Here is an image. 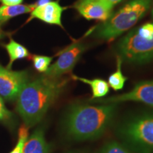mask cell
Wrapping results in <instances>:
<instances>
[{"instance_id":"obj_11","label":"cell","mask_w":153,"mask_h":153,"mask_svg":"<svg viewBox=\"0 0 153 153\" xmlns=\"http://www.w3.org/2000/svg\"><path fill=\"white\" fill-rule=\"evenodd\" d=\"M51 150V145L45 138L43 129L38 128L26 140L23 153H50Z\"/></svg>"},{"instance_id":"obj_16","label":"cell","mask_w":153,"mask_h":153,"mask_svg":"<svg viewBox=\"0 0 153 153\" xmlns=\"http://www.w3.org/2000/svg\"><path fill=\"white\" fill-rule=\"evenodd\" d=\"M99 153H133V151L128 148L126 145L116 141H111L106 143Z\"/></svg>"},{"instance_id":"obj_21","label":"cell","mask_w":153,"mask_h":153,"mask_svg":"<svg viewBox=\"0 0 153 153\" xmlns=\"http://www.w3.org/2000/svg\"><path fill=\"white\" fill-rule=\"evenodd\" d=\"M101 1H104L106 4H107L108 7H110L111 8L113 9V7H114L115 5H116L121 1H123V0H101Z\"/></svg>"},{"instance_id":"obj_6","label":"cell","mask_w":153,"mask_h":153,"mask_svg":"<svg viewBox=\"0 0 153 153\" xmlns=\"http://www.w3.org/2000/svg\"><path fill=\"white\" fill-rule=\"evenodd\" d=\"M87 46L82 42H74L59 53L56 62L50 65L44 75L51 78H60L70 73L85 53Z\"/></svg>"},{"instance_id":"obj_14","label":"cell","mask_w":153,"mask_h":153,"mask_svg":"<svg viewBox=\"0 0 153 153\" xmlns=\"http://www.w3.org/2000/svg\"><path fill=\"white\" fill-rule=\"evenodd\" d=\"M4 48L7 50L9 56V62L7 68L9 70H11L12 64L15 60L26 58L30 55L28 51L24 45L14 41L11 38L9 43L4 45Z\"/></svg>"},{"instance_id":"obj_5","label":"cell","mask_w":153,"mask_h":153,"mask_svg":"<svg viewBox=\"0 0 153 153\" xmlns=\"http://www.w3.org/2000/svg\"><path fill=\"white\" fill-rule=\"evenodd\" d=\"M120 139L137 153H153V113L135 115L118 129Z\"/></svg>"},{"instance_id":"obj_3","label":"cell","mask_w":153,"mask_h":153,"mask_svg":"<svg viewBox=\"0 0 153 153\" xmlns=\"http://www.w3.org/2000/svg\"><path fill=\"white\" fill-rule=\"evenodd\" d=\"M152 0H131L112 14L106 22L96 27L91 34L95 37L111 41L131 29L140 20L152 4Z\"/></svg>"},{"instance_id":"obj_23","label":"cell","mask_w":153,"mask_h":153,"mask_svg":"<svg viewBox=\"0 0 153 153\" xmlns=\"http://www.w3.org/2000/svg\"><path fill=\"white\" fill-rule=\"evenodd\" d=\"M0 99H1V98H0Z\"/></svg>"},{"instance_id":"obj_22","label":"cell","mask_w":153,"mask_h":153,"mask_svg":"<svg viewBox=\"0 0 153 153\" xmlns=\"http://www.w3.org/2000/svg\"><path fill=\"white\" fill-rule=\"evenodd\" d=\"M152 18H153V9H152Z\"/></svg>"},{"instance_id":"obj_10","label":"cell","mask_w":153,"mask_h":153,"mask_svg":"<svg viewBox=\"0 0 153 153\" xmlns=\"http://www.w3.org/2000/svg\"><path fill=\"white\" fill-rule=\"evenodd\" d=\"M66 8L61 6L58 1H47V2L37 5V7L30 12L29 21L37 19L46 24L57 25L63 28L62 24V12Z\"/></svg>"},{"instance_id":"obj_13","label":"cell","mask_w":153,"mask_h":153,"mask_svg":"<svg viewBox=\"0 0 153 153\" xmlns=\"http://www.w3.org/2000/svg\"><path fill=\"white\" fill-rule=\"evenodd\" d=\"M72 78L74 80H77L89 85L91 89L93 99L102 98L109 92V85L108 82L102 79L96 78V79H89L74 75V74H72Z\"/></svg>"},{"instance_id":"obj_19","label":"cell","mask_w":153,"mask_h":153,"mask_svg":"<svg viewBox=\"0 0 153 153\" xmlns=\"http://www.w3.org/2000/svg\"><path fill=\"white\" fill-rule=\"evenodd\" d=\"M9 115H10V113L6 109L2 100L1 99H0V119H4V118H7Z\"/></svg>"},{"instance_id":"obj_4","label":"cell","mask_w":153,"mask_h":153,"mask_svg":"<svg viewBox=\"0 0 153 153\" xmlns=\"http://www.w3.org/2000/svg\"><path fill=\"white\" fill-rule=\"evenodd\" d=\"M118 56L122 61L143 65L153 60V23L134 28L118 43Z\"/></svg>"},{"instance_id":"obj_1","label":"cell","mask_w":153,"mask_h":153,"mask_svg":"<svg viewBox=\"0 0 153 153\" xmlns=\"http://www.w3.org/2000/svg\"><path fill=\"white\" fill-rule=\"evenodd\" d=\"M116 104L91 106L76 104L68 108L64 119V131L75 141L93 140L101 136L111 124L116 114Z\"/></svg>"},{"instance_id":"obj_17","label":"cell","mask_w":153,"mask_h":153,"mask_svg":"<svg viewBox=\"0 0 153 153\" xmlns=\"http://www.w3.org/2000/svg\"><path fill=\"white\" fill-rule=\"evenodd\" d=\"M52 60V57L45 56V55H35L32 57L34 68L39 72H44V73L48 70Z\"/></svg>"},{"instance_id":"obj_9","label":"cell","mask_w":153,"mask_h":153,"mask_svg":"<svg viewBox=\"0 0 153 153\" xmlns=\"http://www.w3.org/2000/svg\"><path fill=\"white\" fill-rule=\"evenodd\" d=\"M74 8L87 20L106 21L112 14V8L101 0H78Z\"/></svg>"},{"instance_id":"obj_2","label":"cell","mask_w":153,"mask_h":153,"mask_svg":"<svg viewBox=\"0 0 153 153\" xmlns=\"http://www.w3.org/2000/svg\"><path fill=\"white\" fill-rule=\"evenodd\" d=\"M68 82L67 79L45 75L28 82L16 99L17 111L25 125L30 128L39 123Z\"/></svg>"},{"instance_id":"obj_20","label":"cell","mask_w":153,"mask_h":153,"mask_svg":"<svg viewBox=\"0 0 153 153\" xmlns=\"http://www.w3.org/2000/svg\"><path fill=\"white\" fill-rule=\"evenodd\" d=\"M3 5L11 6V5H18L22 3L23 0H1Z\"/></svg>"},{"instance_id":"obj_8","label":"cell","mask_w":153,"mask_h":153,"mask_svg":"<svg viewBox=\"0 0 153 153\" xmlns=\"http://www.w3.org/2000/svg\"><path fill=\"white\" fill-rule=\"evenodd\" d=\"M28 82L26 71H13L0 65V95L8 100L17 99Z\"/></svg>"},{"instance_id":"obj_12","label":"cell","mask_w":153,"mask_h":153,"mask_svg":"<svg viewBox=\"0 0 153 153\" xmlns=\"http://www.w3.org/2000/svg\"><path fill=\"white\" fill-rule=\"evenodd\" d=\"M37 3L32 4H18L0 7V24H3L11 18L24 14L32 12L37 7Z\"/></svg>"},{"instance_id":"obj_15","label":"cell","mask_w":153,"mask_h":153,"mask_svg":"<svg viewBox=\"0 0 153 153\" xmlns=\"http://www.w3.org/2000/svg\"><path fill=\"white\" fill-rule=\"evenodd\" d=\"M116 61H117V69L116 72H114L108 76V84L109 87H111L114 90L118 91L123 88L126 82L127 81V77L123 75V72H122L123 61L118 55L116 58Z\"/></svg>"},{"instance_id":"obj_18","label":"cell","mask_w":153,"mask_h":153,"mask_svg":"<svg viewBox=\"0 0 153 153\" xmlns=\"http://www.w3.org/2000/svg\"><path fill=\"white\" fill-rule=\"evenodd\" d=\"M28 127L25 124L21 126L19 131V138L16 146L10 153H23L25 143L28 140Z\"/></svg>"},{"instance_id":"obj_7","label":"cell","mask_w":153,"mask_h":153,"mask_svg":"<svg viewBox=\"0 0 153 153\" xmlns=\"http://www.w3.org/2000/svg\"><path fill=\"white\" fill-rule=\"evenodd\" d=\"M90 101L103 104H117L125 101H135L153 107V80L140 82L128 92L106 99H91Z\"/></svg>"}]
</instances>
